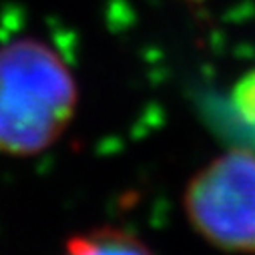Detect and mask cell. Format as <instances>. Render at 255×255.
Here are the masks:
<instances>
[{"label": "cell", "instance_id": "cell-4", "mask_svg": "<svg viewBox=\"0 0 255 255\" xmlns=\"http://www.w3.org/2000/svg\"><path fill=\"white\" fill-rule=\"evenodd\" d=\"M233 107L239 119L255 133V71L245 75L233 91Z\"/></svg>", "mask_w": 255, "mask_h": 255}, {"label": "cell", "instance_id": "cell-2", "mask_svg": "<svg viewBox=\"0 0 255 255\" xmlns=\"http://www.w3.org/2000/svg\"><path fill=\"white\" fill-rule=\"evenodd\" d=\"M185 209L195 231L231 253H255V155L243 149L213 159L191 179Z\"/></svg>", "mask_w": 255, "mask_h": 255}, {"label": "cell", "instance_id": "cell-1", "mask_svg": "<svg viewBox=\"0 0 255 255\" xmlns=\"http://www.w3.org/2000/svg\"><path fill=\"white\" fill-rule=\"evenodd\" d=\"M75 107V79L50 46L34 38L0 46V153H42L65 133Z\"/></svg>", "mask_w": 255, "mask_h": 255}, {"label": "cell", "instance_id": "cell-3", "mask_svg": "<svg viewBox=\"0 0 255 255\" xmlns=\"http://www.w3.org/2000/svg\"><path fill=\"white\" fill-rule=\"evenodd\" d=\"M62 255H153V251L135 235L109 227L73 237Z\"/></svg>", "mask_w": 255, "mask_h": 255}]
</instances>
